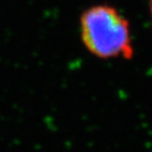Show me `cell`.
Masks as SVG:
<instances>
[{"label":"cell","instance_id":"6da1fadb","mask_svg":"<svg viewBox=\"0 0 152 152\" xmlns=\"http://www.w3.org/2000/svg\"><path fill=\"white\" fill-rule=\"evenodd\" d=\"M81 38L91 53L100 58L132 56L133 48L127 21L108 5H97L82 14Z\"/></svg>","mask_w":152,"mask_h":152},{"label":"cell","instance_id":"7a4b0ae2","mask_svg":"<svg viewBox=\"0 0 152 152\" xmlns=\"http://www.w3.org/2000/svg\"><path fill=\"white\" fill-rule=\"evenodd\" d=\"M150 11H151V16H152V0H151V3H150Z\"/></svg>","mask_w":152,"mask_h":152}]
</instances>
